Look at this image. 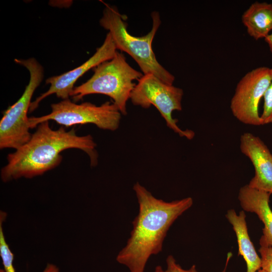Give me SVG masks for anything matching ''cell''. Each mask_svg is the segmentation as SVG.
I'll return each mask as SVG.
<instances>
[{"mask_svg": "<svg viewBox=\"0 0 272 272\" xmlns=\"http://www.w3.org/2000/svg\"><path fill=\"white\" fill-rule=\"evenodd\" d=\"M154 272H165L161 265H157L155 269Z\"/></svg>", "mask_w": 272, "mask_h": 272, "instance_id": "obj_19", "label": "cell"}, {"mask_svg": "<svg viewBox=\"0 0 272 272\" xmlns=\"http://www.w3.org/2000/svg\"><path fill=\"white\" fill-rule=\"evenodd\" d=\"M166 269L165 272H198L195 265H192L189 269H184L176 262L172 255H169L166 258Z\"/></svg>", "mask_w": 272, "mask_h": 272, "instance_id": "obj_16", "label": "cell"}, {"mask_svg": "<svg viewBox=\"0 0 272 272\" xmlns=\"http://www.w3.org/2000/svg\"><path fill=\"white\" fill-rule=\"evenodd\" d=\"M0 272H5L4 269H1ZM42 272H59L58 266L52 263H48Z\"/></svg>", "mask_w": 272, "mask_h": 272, "instance_id": "obj_17", "label": "cell"}, {"mask_svg": "<svg viewBox=\"0 0 272 272\" xmlns=\"http://www.w3.org/2000/svg\"><path fill=\"white\" fill-rule=\"evenodd\" d=\"M258 251L261 260V269L265 272H272V247L269 246L261 236Z\"/></svg>", "mask_w": 272, "mask_h": 272, "instance_id": "obj_15", "label": "cell"}, {"mask_svg": "<svg viewBox=\"0 0 272 272\" xmlns=\"http://www.w3.org/2000/svg\"><path fill=\"white\" fill-rule=\"evenodd\" d=\"M117 49L109 32L106 34L105 40L95 53L81 65L62 74L48 78L46 83L49 84L48 90L41 94L31 102L29 111L32 112L39 106L44 99L53 94L63 100L69 99L74 89L76 81L86 72L95 68L101 63L109 60L114 57Z\"/></svg>", "mask_w": 272, "mask_h": 272, "instance_id": "obj_9", "label": "cell"}, {"mask_svg": "<svg viewBox=\"0 0 272 272\" xmlns=\"http://www.w3.org/2000/svg\"><path fill=\"white\" fill-rule=\"evenodd\" d=\"M143 74L131 67L125 55L117 51L113 58L99 64L93 76L86 82L76 87L70 96L75 102L85 96L100 94L110 97L120 113L127 114L126 103L135 84Z\"/></svg>", "mask_w": 272, "mask_h": 272, "instance_id": "obj_4", "label": "cell"}, {"mask_svg": "<svg viewBox=\"0 0 272 272\" xmlns=\"http://www.w3.org/2000/svg\"><path fill=\"white\" fill-rule=\"evenodd\" d=\"M270 194L247 184L240 188L238 199L244 211L255 213L263 223L262 237L272 247V211L269 203Z\"/></svg>", "mask_w": 272, "mask_h": 272, "instance_id": "obj_11", "label": "cell"}, {"mask_svg": "<svg viewBox=\"0 0 272 272\" xmlns=\"http://www.w3.org/2000/svg\"><path fill=\"white\" fill-rule=\"evenodd\" d=\"M183 95L182 89L167 84L152 74L143 75L135 84L130 99L134 105L149 108L156 107L165 119L167 126L181 137L192 140L195 135L190 129L182 130L177 125L178 120L172 117L175 110H182Z\"/></svg>", "mask_w": 272, "mask_h": 272, "instance_id": "obj_7", "label": "cell"}, {"mask_svg": "<svg viewBox=\"0 0 272 272\" xmlns=\"http://www.w3.org/2000/svg\"><path fill=\"white\" fill-rule=\"evenodd\" d=\"M241 152L251 161L254 176L248 185L272 194V154L263 141L250 132H245L240 140Z\"/></svg>", "mask_w": 272, "mask_h": 272, "instance_id": "obj_10", "label": "cell"}, {"mask_svg": "<svg viewBox=\"0 0 272 272\" xmlns=\"http://www.w3.org/2000/svg\"><path fill=\"white\" fill-rule=\"evenodd\" d=\"M15 62L25 67L29 72L30 79L21 97L9 106L0 121V149H18L31 138L29 117L31 99L44 77L42 66L34 58L15 59Z\"/></svg>", "mask_w": 272, "mask_h": 272, "instance_id": "obj_5", "label": "cell"}, {"mask_svg": "<svg viewBox=\"0 0 272 272\" xmlns=\"http://www.w3.org/2000/svg\"><path fill=\"white\" fill-rule=\"evenodd\" d=\"M271 79L270 68L260 66L240 80L230 102L231 112L239 121L248 125H261L259 104Z\"/></svg>", "mask_w": 272, "mask_h": 272, "instance_id": "obj_8", "label": "cell"}, {"mask_svg": "<svg viewBox=\"0 0 272 272\" xmlns=\"http://www.w3.org/2000/svg\"><path fill=\"white\" fill-rule=\"evenodd\" d=\"M121 15L116 7L107 5L99 21L100 25L109 31L116 48L128 54L136 61L144 75L152 74L164 82L173 85L174 76L157 60L152 42L161 25L159 12L151 14L152 28L146 35L134 36L128 33L126 17Z\"/></svg>", "mask_w": 272, "mask_h": 272, "instance_id": "obj_3", "label": "cell"}, {"mask_svg": "<svg viewBox=\"0 0 272 272\" xmlns=\"http://www.w3.org/2000/svg\"><path fill=\"white\" fill-rule=\"evenodd\" d=\"M241 20L250 37L256 40L264 39L272 31V4L252 3L243 13Z\"/></svg>", "mask_w": 272, "mask_h": 272, "instance_id": "obj_13", "label": "cell"}, {"mask_svg": "<svg viewBox=\"0 0 272 272\" xmlns=\"http://www.w3.org/2000/svg\"><path fill=\"white\" fill-rule=\"evenodd\" d=\"M257 272H265V271L261 268Z\"/></svg>", "mask_w": 272, "mask_h": 272, "instance_id": "obj_20", "label": "cell"}, {"mask_svg": "<svg viewBox=\"0 0 272 272\" xmlns=\"http://www.w3.org/2000/svg\"><path fill=\"white\" fill-rule=\"evenodd\" d=\"M270 84L263 96V111L260 115L261 125L272 123V67Z\"/></svg>", "mask_w": 272, "mask_h": 272, "instance_id": "obj_14", "label": "cell"}, {"mask_svg": "<svg viewBox=\"0 0 272 272\" xmlns=\"http://www.w3.org/2000/svg\"><path fill=\"white\" fill-rule=\"evenodd\" d=\"M51 108V112L47 115L29 117L30 128L51 120L66 127L90 123L102 129L114 131L119 127L121 118L117 107L108 101L96 106L87 102L78 104L67 99L52 104Z\"/></svg>", "mask_w": 272, "mask_h": 272, "instance_id": "obj_6", "label": "cell"}, {"mask_svg": "<svg viewBox=\"0 0 272 272\" xmlns=\"http://www.w3.org/2000/svg\"><path fill=\"white\" fill-rule=\"evenodd\" d=\"M264 40L267 44L269 50L272 53V32L264 38Z\"/></svg>", "mask_w": 272, "mask_h": 272, "instance_id": "obj_18", "label": "cell"}, {"mask_svg": "<svg viewBox=\"0 0 272 272\" xmlns=\"http://www.w3.org/2000/svg\"><path fill=\"white\" fill-rule=\"evenodd\" d=\"M226 217L235 233L238 245V255H241L246 262V272H257L261 268V260L249 236L244 212L241 211L237 215L234 210L231 209L228 211ZM231 257V255L228 254L225 268L222 272H226Z\"/></svg>", "mask_w": 272, "mask_h": 272, "instance_id": "obj_12", "label": "cell"}, {"mask_svg": "<svg viewBox=\"0 0 272 272\" xmlns=\"http://www.w3.org/2000/svg\"><path fill=\"white\" fill-rule=\"evenodd\" d=\"M96 146L90 134L78 135L74 128L69 131L62 127L53 130L48 121L42 122L26 144L8 154V163L1 169V179L8 182L41 175L58 166L62 159L60 153L68 149L83 151L89 156L91 166H96Z\"/></svg>", "mask_w": 272, "mask_h": 272, "instance_id": "obj_2", "label": "cell"}, {"mask_svg": "<svg viewBox=\"0 0 272 272\" xmlns=\"http://www.w3.org/2000/svg\"><path fill=\"white\" fill-rule=\"evenodd\" d=\"M133 189L139 203V213L125 246L116 256L117 261L130 272H144L151 255L162 250L167 232L174 221L193 204L187 197L170 202L155 197L139 182Z\"/></svg>", "mask_w": 272, "mask_h": 272, "instance_id": "obj_1", "label": "cell"}]
</instances>
